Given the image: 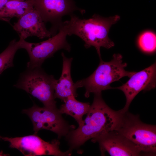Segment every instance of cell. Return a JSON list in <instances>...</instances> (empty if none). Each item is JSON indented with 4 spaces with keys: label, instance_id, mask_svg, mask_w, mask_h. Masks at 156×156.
Listing matches in <instances>:
<instances>
[{
    "label": "cell",
    "instance_id": "8992f818",
    "mask_svg": "<svg viewBox=\"0 0 156 156\" xmlns=\"http://www.w3.org/2000/svg\"><path fill=\"white\" fill-rule=\"evenodd\" d=\"M59 31L52 37L39 43H31L19 39L20 49H25L29 56L27 68L41 67L46 59L53 57L55 53L60 50L70 51L71 46L66 40L68 31L65 21L63 22Z\"/></svg>",
    "mask_w": 156,
    "mask_h": 156
},
{
    "label": "cell",
    "instance_id": "4fadbf2b",
    "mask_svg": "<svg viewBox=\"0 0 156 156\" xmlns=\"http://www.w3.org/2000/svg\"><path fill=\"white\" fill-rule=\"evenodd\" d=\"M63 59V66L61 75L58 80L55 79L54 84V97L64 102L68 97L77 96V89L73 81L71 75L72 58H68L63 52L61 53Z\"/></svg>",
    "mask_w": 156,
    "mask_h": 156
},
{
    "label": "cell",
    "instance_id": "9a60e30c",
    "mask_svg": "<svg viewBox=\"0 0 156 156\" xmlns=\"http://www.w3.org/2000/svg\"><path fill=\"white\" fill-rule=\"evenodd\" d=\"M72 96L68 97L59 109L61 113L73 118L79 125L82 122L83 117L88 112L90 105L89 103L82 102L77 100Z\"/></svg>",
    "mask_w": 156,
    "mask_h": 156
},
{
    "label": "cell",
    "instance_id": "7c38bea8",
    "mask_svg": "<svg viewBox=\"0 0 156 156\" xmlns=\"http://www.w3.org/2000/svg\"><path fill=\"white\" fill-rule=\"evenodd\" d=\"M12 27L21 39L25 40L33 36L43 39L52 36L51 32L47 29L40 14L34 8L18 18Z\"/></svg>",
    "mask_w": 156,
    "mask_h": 156
},
{
    "label": "cell",
    "instance_id": "2e32d148",
    "mask_svg": "<svg viewBox=\"0 0 156 156\" xmlns=\"http://www.w3.org/2000/svg\"><path fill=\"white\" fill-rule=\"evenodd\" d=\"M19 49H20L19 40L17 41L14 39L0 54V75L8 68L14 66V57Z\"/></svg>",
    "mask_w": 156,
    "mask_h": 156
},
{
    "label": "cell",
    "instance_id": "e0dca14e",
    "mask_svg": "<svg viewBox=\"0 0 156 156\" xmlns=\"http://www.w3.org/2000/svg\"><path fill=\"white\" fill-rule=\"evenodd\" d=\"M138 44L143 51L147 53L154 52L156 48L155 34L151 31L144 32L139 36Z\"/></svg>",
    "mask_w": 156,
    "mask_h": 156
},
{
    "label": "cell",
    "instance_id": "8fae6325",
    "mask_svg": "<svg viewBox=\"0 0 156 156\" xmlns=\"http://www.w3.org/2000/svg\"><path fill=\"white\" fill-rule=\"evenodd\" d=\"M129 79L122 86L112 87V89H118L122 91L126 98V103L121 110H128L131 103L140 91H148L155 88L156 85V64L151 66L138 72H135Z\"/></svg>",
    "mask_w": 156,
    "mask_h": 156
},
{
    "label": "cell",
    "instance_id": "d6986e66",
    "mask_svg": "<svg viewBox=\"0 0 156 156\" xmlns=\"http://www.w3.org/2000/svg\"><path fill=\"white\" fill-rule=\"evenodd\" d=\"M8 155H9L8 154L4 153L2 151H0V156H5Z\"/></svg>",
    "mask_w": 156,
    "mask_h": 156
},
{
    "label": "cell",
    "instance_id": "52a82bcc",
    "mask_svg": "<svg viewBox=\"0 0 156 156\" xmlns=\"http://www.w3.org/2000/svg\"><path fill=\"white\" fill-rule=\"evenodd\" d=\"M22 112L30 119L36 134L40 130H47L56 134L59 139L66 137L70 131L75 129V126L69 125L64 120L56 107H40L34 104L32 107L24 109Z\"/></svg>",
    "mask_w": 156,
    "mask_h": 156
},
{
    "label": "cell",
    "instance_id": "6da1fadb",
    "mask_svg": "<svg viewBox=\"0 0 156 156\" xmlns=\"http://www.w3.org/2000/svg\"><path fill=\"white\" fill-rule=\"evenodd\" d=\"M121 114L120 110H114L107 105L101 93L95 94L86 118L77 129L70 131L66 136L69 150L77 149L88 140L115 130Z\"/></svg>",
    "mask_w": 156,
    "mask_h": 156
},
{
    "label": "cell",
    "instance_id": "ac0fdd59",
    "mask_svg": "<svg viewBox=\"0 0 156 156\" xmlns=\"http://www.w3.org/2000/svg\"><path fill=\"white\" fill-rule=\"evenodd\" d=\"M10 0H0V11L4 7L6 3Z\"/></svg>",
    "mask_w": 156,
    "mask_h": 156
},
{
    "label": "cell",
    "instance_id": "ba28073f",
    "mask_svg": "<svg viewBox=\"0 0 156 156\" xmlns=\"http://www.w3.org/2000/svg\"><path fill=\"white\" fill-rule=\"evenodd\" d=\"M0 140L8 142L10 148L16 149L26 156H67L71 155V151L69 150L64 152L60 149L58 140L46 142L35 134L14 138L0 135Z\"/></svg>",
    "mask_w": 156,
    "mask_h": 156
},
{
    "label": "cell",
    "instance_id": "5b68a950",
    "mask_svg": "<svg viewBox=\"0 0 156 156\" xmlns=\"http://www.w3.org/2000/svg\"><path fill=\"white\" fill-rule=\"evenodd\" d=\"M55 79L41 68H27L21 73L14 86L25 91L41 102L44 106L56 107L54 97Z\"/></svg>",
    "mask_w": 156,
    "mask_h": 156
},
{
    "label": "cell",
    "instance_id": "7a4b0ae2",
    "mask_svg": "<svg viewBox=\"0 0 156 156\" xmlns=\"http://www.w3.org/2000/svg\"><path fill=\"white\" fill-rule=\"evenodd\" d=\"M70 16V20L65 21L68 35L79 37L84 41L86 48L95 47L100 59L101 47L108 49L114 46L108 34L111 26L120 20L119 15L105 18L94 14L88 19L79 18L73 14Z\"/></svg>",
    "mask_w": 156,
    "mask_h": 156
},
{
    "label": "cell",
    "instance_id": "3957f363",
    "mask_svg": "<svg viewBox=\"0 0 156 156\" xmlns=\"http://www.w3.org/2000/svg\"><path fill=\"white\" fill-rule=\"evenodd\" d=\"M122 59V55L119 53L114 54L109 62L100 59L98 66L90 75L75 83L77 88L84 87V96L88 98L91 93H101L103 91L112 89L110 84L123 77H130L135 72L126 70L125 68L127 64L123 62Z\"/></svg>",
    "mask_w": 156,
    "mask_h": 156
},
{
    "label": "cell",
    "instance_id": "277c9868",
    "mask_svg": "<svg viewBox=\"0 0 156 156\" xmlns=\"http://www.w3.org/2000/svg\"><path fill=\"white\" fill-rule=\"evenodd\" d=\"M121 112L119 122L115 129L135 144L144 155L156 153V125L141 121L139 116L128 110Z\"/></svg>",
    "mask_w": 156,
    "mask_h": 156
},
{
    "label": "cell",
    "instance_id": "5bb4252c",
    "mask_svg": "<svg viewBox=\"0 0 156 156\" xmlns=\"http://www.w3.org/2000/svg\"><path fill=\"white\" fill-rule=\"evenodd\" d=\"M34 9L30 0H10L0 11V20L9 22L12 18H19Z\"/></svg>",
    "mask_w": 156,
    "mask_h": 156
},
{
    "label": "cell",
    "instance_id": "9c48e42d",
    "mask_svg": "<svg viewBox=\"0 0 156 156\" xmlns=\"http://www.w3.org/2000/svg\"><path fill=\"white\" fill-rule=\"evenodd\" d=\"M34 8L39 13L45 23L49 22L52 36L56 34L62 24V17L70 16L78 11L82 14L83 9L78 8L73 0H30Z\"/></svg>",
    "mask_w": 156,
    "mask_h": 156
},
{
    "label": "cell",
    "instance_id": "30bf717a",
    "mask_svg": "<svg viewBox=\"0 0 156 156\" xmlns=\"http://www.w3.org/2000/svg\"><path fill=\"white\" fill-rule=\"evenodd\" d=\"M98 142L102 155L107 152L112 156H137L144 154L134 144L115 130L91 139Z\"/></svg>",
    "mask_w": 156,
    "mask_h": 156
}]
</instances>
